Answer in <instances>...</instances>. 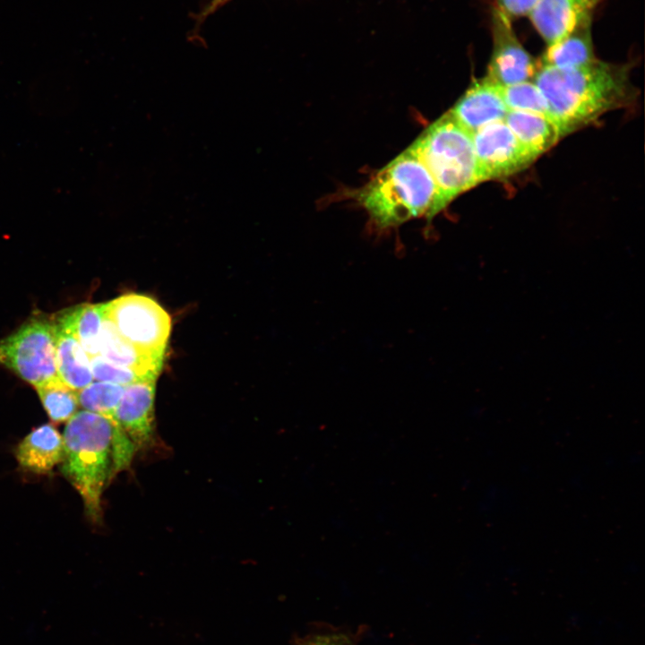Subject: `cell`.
<instances>
[{
  "label": "cell",
  "mask_w": 645,
  "mask_h": 645,
  "mask_svg": "<svg viewBox=\"0 0 645 645\" xmlns=\"http://www.w3.org/2000/svg\"><path fill=\"white\" fill-rule=\"evenodd\" d=\"M533 82L546 102L548 116L560 137L608 111L630 105L637 95L629 66L598 59L573 69L538 66Z\"/></svg>",
  "instance_id": "obj_1"
},
{
  "label": "cell",
  "mask_w": 645,
  "mask_h": 645,
  "mask_svg": "<svg viewBox=\"0 0 645 645\" xmlns=\"http://www.w3.org/2000/svg\"><path fill=\"white\" fill-rule=\"evenodd\" d=\"M60 470L82 498L92 520L101 516V496L136 452L118 425L99 414L77 411L65 426Z\"/></svg>",
  "instance_id": "obj_2"
},
{
  "label": "cell",
  "mask_w": 645,
  "mask_h": 645,
  "mask_svg": "<svg viewBox=\"0 0 645 645\" xmlns=\"http://www.w3.org/2000/svg\"><path fill=\"white\" fill-rule=\"evenodd\" d=\"M379 229L442 211L437 186L427 168L408 148L391 159L354 194Z\"/></svg>",
  "instance_id": "obj_3"
},
{
  "label": "cell",
  "mask_w": 645,
  "mask_h": 645,
  "mask_svg": "<svg viewBox=\"0 0 645 645\" xmlns=\"http://www.w3.org/2000/svg\"><path fill=\"white\" fill-rule=\"evenodd\" d=\"M408 148L432 176L442 210L481 183L472 134L449 111L429 125Z\"/></svg>",
  "instance_id": "obj_4"
},
{
  "label": "cell",
  "mask_w": 645,
  "mask_h": 645,
  "mask_svg": "<svg viewBox=\"0 0 645 645\" xmlns=\"http://www.w3.org/2000/svg\"><path fill=\"white\" fill-rule=\"evenodd\" d=\"M0 365L35 388L56 377L53 321L30 319L0 340Z\"/></svg>",
  "instance_id": "obj_5"
},
{
  "label": "cell",
  "mask_w": 645,
  "mask_h": 645,
  "mask_svg": "<svg viewBox=\"0 0 645 645\" xmlns=\"http://www.w3.org/2000/svg\"><path fill=\"white\" fill-rule=\"evenodd\" d=\"M106 317L120 335L141 350L164 357L171 318L150 297L125 294L106 302Z\"/></svg>",
  "instance_id": "obj_6"
},
{
  "label": "cell",
  "mask_w": 645,
  "mask_h": 645,
  "mask_svg": "<svg viewBox=\"0 0 645 645\" xmlns=\"http://www.w3.org/2000/svg\"><path fill=\"white\" fill-rule=\"evenodd\" d=\"M472 141L481 182L510 176L537 159L520 143L504 121L476 131Z\"/></svg>",
  "instance_id": "obj_7"
},
{
  "label": "cell",
  "mask_w": 645,
  "mask_h": 645,
  "mask_svg": "<svg viewBox=\"0 0 645 645\" xmlns=\"http://www.w3.org/2000/svg\"><path fill=\"white\" fill-rule=\"evenodd\" d=\"M492 38L493 49L486 76L489 81L505 87L534 78L538 62L519 41L511 19L497 6L492 12Z\"/></svg>",
  "instance_id": "obj_8"
},
{
  "label": "cell",
  "mask_w": 645,
  "mask_h": 645,
  "mask_svg": "<svg viewBox=\"0 0 645 645\" xmlns=\"http://www.w3.org/2000/svg\"><path fill=\"white\" fill-rule=\"evenodd\" d=\"M157 378L125 386L114 412V421L133 443L136 451L150 448L156 437L154 400Z\"/></svg>",
  "instance_id": "obj_9"
},
{
  "label": "cell",
  "mask_w": 645,
  "mask_h": 645,
  "mask_svg": "<svg viewBox=\"0 0 645 645\" xmlns=\"http://www.w3.org/2000/svg\"><path fill=\"white\" fill-rule=\"evenodd\" d=\"M603 1L538 0L528 16L549 46L591 23L594 11Z\"/></svg>",
  "instance_id": "obj_10"
},
{
  "label": "cell",
  "mask_w": 645,
  "mask_h": 645,
  "mask_svg": "<svg viewBox=\"0 0 645 645\" xmlns=\"http://www.w3.org/2000/svg\"><path fill=\"white\" fill-rule=\"evenodd\" d=\"M53 321L55 362L58 378L75 391L93 382L90 359L78 340L70 310H64Z\"/></svg>",
  "instance_id": "obj_11"
},
{
  "label": "cell",
  "mask_w": 645,
  "mask_h": 645,
  "mask_svg": "<svg viewBox=\"0 0 645 645\" xmlns=\"http://www.w3.org/2000/svg\"><path fill=\"white\" fill-rule=\"evenodd\" d=\"M508 111L500 86L486 77L474 81L449 110L471 134L487 125L503 121Z\"/></svg>",
  "instance_id": "obj_12"
},
{
  "label": "cell",
  "mask_w": 645,
  "mask_h": 645,
  "mask_svg": "<svg viewBox=\"0 0 645 645\" xmlns=\"http://www.w3.org/2000/svg\"><path fill=\"white\" fill-rule=\"evenodd\" d=\"M63 450V436L55 426L45 424L22 440L15 449V457L25 470L46 474L61 463Z\"/></svg>",
  "instance_id": "obj_13"
},
{
  "label": "cell",
  "mask_w": 645,
  "mask_h": 645,
  "mask_svg": "<svg viewBox=\"0 0 645 645\" xmlns=\"http://www.w3.org/2000/svg\"><path fill=\"white\" fill-rule=\"evenodd\" d=\"M99 355L140 374L157 377L164 361V357L144 352L127 341L106 315L100 331Z\"/></svg>",
  "instance_id": "obj_14"
},
{
  "label": "cell",
  "mask_w": 645,
  "mask_h": 645,
  "mask_svg": "<svg viewBox=\"0 0 645 645\" xmlns=\"http://www.w3.org/2000/svg\"><path fill=\"white\" fill-rule=\"evenodd\" d=\"M503 121L520 143L536 158L553 147L561 138L555 125L544 115L511 110Z\"/></svg>",
  "instance_id": "obj_15"
},
{
  "label": "cell",
  "mask_w": 645,
  "mask_h": 645,
  "mask_svg": "<svg viewBox=\"0 0 645 645\" xmlns=\"http://www.w3.org/2000/svg\"><path fill=\"white\" fill-rule=\"evenodd\" d=\"M597 59L589 23L547 46L538 64V66L573 69L589 64Z\"/></svg>",
  "instance_id": "obj_16"
},
{
  "label": "cell",
  "mask_w": 645,
  "mask_h": 645,
  "mask_svg": "<svg viewBox=\"0 0 645 645\" xmlns=\"http://www.w3.org/2000/svg\"><path fill=\"white\" fill-rule=\"evenodd\" d=\"M74 333L90 357L99 355L106 303L82 304L69 308Z\"/></svg>",
  "instance_id": "obj_17"
},
{
  "label": "cell",
  "mask_w": 645,
  "mask_h": 645,
  "mask_svg": "<svg viewBox=\"0 0 645 645\" xmlns=\"http://www.w3.org/2000/svg\"><path fill=\"white\" fill-rule=\"evenodd\" d=\"M35 389L52 421H68L77 412V391L62 382L58 376Z\"/></svg>",
  "instance_id": "obj_18"
},
{
  "label": "cell",
  "mask_w": 645,
  "mask_h": 645,
  "mask_svg": "<svg viewBox=\"0 0 645 645\" xmlns=\"http://www.w3.org/2000/svg\"><path fill=\"white\" fill-rule=\"evenodd\" d=\"M125 386L107 382H92L77 391L79 406L83 410L104 416L114 421V412Z\"/></svg>",
  "instance_id": "obj_19"
},
{
  "label": "cell",
  "mask_w": 645,
  "mask_h": 645,
  "mask_svg": "<svg viewBox=\"0 0 645 645\" xmlns=\"http://www.w3.org/2000/svg\"><path fill=\"white\" fill-rule=\"evenodd\" d=\"M500 91L509 111H526L548 116L546 102L534 82L500 86Z\"/></svg>",
  "instance_id": "obj_20"
},
{
  "label": "cell",
  "mask_w": 645,
  "mask_h": 645,
  "mask_svg": "<svg viewBox=\"0 0 645 645\" xmlns=\"http://www.w3.org/2000/svg\"><path fill=\"white\" fill-rule=\"evenodd\" d=\"M93 379L99 382H107L126 386L141 380L157 378L140 374L131 369L111 363L101 356L90 357Z\"/></svg>",
  "instance_id": "obj_21"
},
{
  "label": "cell",
  "mask_w": 645,
  "mask_h": 645,
  "mask_svg": "<svg viewBox=\"0 0 645 645\" xmlns=\"http://www.w3.org/2000/svg\"><path fill=\"white\" fill-rule=\"evenodd\" d=\"M538 0H497V7L510 19L527 16Z\"/></svg>",
  "instance_id": "obj_22"
},
{
  "label": "cell",
  "mask_w": 645,
  "mask_h": 645,
  "mask_svg": "<svg viewBox=\"0 0 645 645\" xmlns=\"http://www.w3.org/2000/svg\"><path fill=\"white\" fill-rule=\"evenodd\" d=\"M229 1L231 0H211L199 14V21L205 19Z\"/></svg>",
  "instance_id": "obj_23"
},
{
  "label": "cell",
  "mask_w": 645,
  "mask_h": 645,
  "mask_svg": "<svg viewBox=\"0 0 645 645\" xmlns=\"http://www.w3.org/2000/svg\"><path fill=\"white\" fill-rule=\"evenodd\" d=\"M304 645H346V644H344L342 641L337 640V638L321 636V637H315L314 639L309 640Z\"/></svg>",
  "instance_id": "obj_24"
}]
</instances>
